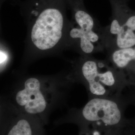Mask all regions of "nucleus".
Returning <instances> with one entry per match:
<instances>
[{
  "instance_id": "nucleus-1",
  "label": "nucleus",
  "mask_w": 135,
  "mask_h": 135,
  "mask_svg": "<svg viewBox=\"0 0 135 135\" xmlns=\"http://www.w3.org/2000/svg\"><path fill=\"white\" fill-rule=\"evenodd\" d=\"M43 90L39 79L29 78L25 80L23 88L15 94L12 106L22 113L39 118L44 123L45 118L52 106Z\"/></svg>"
},
{
  "instance_id": "nucleus-2",
  "label": "nucleus",
  "mask_w": 135,
  "mask_h": 135,
  "mask_svg": "<svg viewBox=\"0 0 135 135\" xmlns=\"http://www.w3.org/2000/svg\"><path fill=\"white\" fill-rule=\"evenodd\" d=\"M80 119L82 123L100 122L106 127H112L120 122L121 113L116 102L107 99L96 98L90 100L83 107Z\"/></svg>"
},
{
  "instance_id": "nucleus-3",
  "label": "nucleus",
  "mask_w": 135,
  "mask_h": 135,
  "mask_svg": "<svg viewBox=\"0 0 135 135\" xmlns=\"http://www.w3.org/2000/svg\"><path fill=\"white\" fill-rule=\"evenodd\" d=\"M11 114L3 122L1 135H44L43 122L10 106Z\"/></svg>"
},
{
  "instance_id": "nucleus-4",
  "label": "nucleus",
  "mask_w": 135,
  "mask_h": 135,
  "mask_svg": "<svg viewBox=\"0 0 135 135\" xmlns=\"http://www.w3.org/2000/svg\"><path fill=\"white\" fill-rule=\"evenodd\" d=\"M71 2L76 7L75 19L79 28L72 29L70 35L72 38L80 39L81 48L85 53H91L94 49L93 43L99 40L98 35L93 31L94 20L85 11L78 8L76 0H72Z\"/></svg>"
},
{
  "instance_id": "nucleus-5",
  "label": "nucleus",
  "mask_w": 135,
  "mask_h": 135,
  "mask_svg": "<svg viewBox=\"0 0 135 135\" xmlns=\"http://www.w3.org/2000/svg\"><path fill=\"white\" fill-rule=\"evenodd\" d=\"M82 75L88 83L89 88L92 94L101 96L106 93L105 86H113L115 83V79L113 73L107 71L99 72L96 63L93 61H87L83 65Z\"/></svg>"
},
{
  "instance_id": "nucleus-6",
  "label": "nucleus",
  "mask_w": 135,
  "mask_h": 135,
  "mask_svg": "<svg viewBox=\"0 0 135 135\" xmlns=\"http://www.w3.org/2000/svg\"><path fill=\"white\" fill-rule=\"evenodd\" d=\"M112 59L118 67H126L131 61L135 60V49H120L114 52Z\"/></svg>"
},
{
  "instance_id": "nucleus-7",
  "label": "nucleus",
  "mask_w": 135,
  "mask_h": 135,
  "mask_svg": "<svg viewBox=\"0 0 135 135\" xmlns=\"http://www.w3.org/2000/svg\"><path fill=\"white\" fill-rule=\"evenodd\" d=\"M123 26L117 34V45L120 49L132 48L135 45V33L130 29H125Z\"/></svg>"
},
{
  "instance_id": "nucleus-8",
  "label": "nucleus",
  "mask_w": 135,
  "mask_h": 135,
  "mask_svg": "<svg viewBox=\"0 0 135 135\" xmlns=\"http://www.w3.org/2000/svg\"><path fill=\"white\" fill-rule=\"evenodd\" d=\"M126 27L131 30L135 31V16H132L128 18L126 21Z\"/></svg>"
},
{
  "instance_id": "nucleus-9",
  "label": "nucleus",
  "mask_w": 135,
  "mask_h": 135,
  "mask_svg": "<svg viewBox=\"0 0 135 135\" xmlns=\"http://www.w3.org/2000/svg\"><path fill=\"white\" fill-rule=\"evenodd\" d=\"M7 59V56L5 53L1 51V65L5 63Z\"/></svg>"
}]
</instances>
